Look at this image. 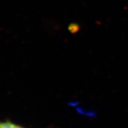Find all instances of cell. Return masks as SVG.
Segmentation results:
<instances>
[{"label":"cell","mask_w":128,"mask_h":128,"mask_svg":"<svg viewBox=\"0 0 128 128\" xmlns=\"http://www.w3.org/2000/svg\"><path fill=\"white\" fill-rule=\"evenodd\" d=\"M0 124H1V128H24L14 123H12L10 122H4V123Z\"/></svg>","instance_id":"cell-1"},{"label":"cell","mask_w":128,"mask_h":128,"mask_svg":"<svg viewBox=\"0 0 128 128\" xmlns=\"http://www.w3.org/2000/svg\"><path fill=\"white\" fill-rule=\"evenodd\" d=\"M0 128H1V124H0Z\"/></svg>","instance_id":"cell-2"}]
</instances>
